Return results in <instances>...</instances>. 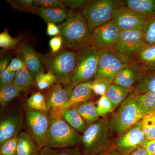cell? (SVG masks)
<instances>
[{
	"label": "cell",
	"mask_w": 155,
	"mask_h": 155,
	"mask_svg": "<svg viewBox=\"0 0 155 155\" xmlns=\"http://www.w3.org/2000/svg\"><path fill=\"white\" fill-rule=\"evenodd\" d=\"M58 27L63 44L71 51L77 52L90 46L91 32L82 13H71Z\"/></svg>",
	"instance_id": "obj_1"
},
{
	"label": "cell",
	"mask_w": 155,
	"mask_h": 155,
	"mask_svg": "<svg viewBox=\"0 0 155 155\" xmlns=\"http://www.w3.org/2000/svg\"><path fill=\"white\" fill-rule=\"evenodd\" d=\"M49 111V127L44 147L64 149L80 144L81 136L65 121L62 114L56 110Z\"/></svg>",
	"instance_id": "obj_2"
},
{
	"label": "cell",
	"mask_w": 155,
	"mask_h": 155,
	"mask_svg": "<svg viewBox=\"0 0 155 155\" xmlns=\"http://www.w3.org/2000/svg\"><path fill=\"white\" fill-rule=\"evenodd\" d=\"M109 120L104 119L89 125L81 135V143L84 155H98L111 149Z\"/></svg>",
	"instance_id": "obj_3"
},
{
	"label": "cell",
	"mask_w": 155,
	"mask_h": 155,
	"mask_svg": "<svg viewBox=\"0 0 155 155\" xmlns=\"http://www.w3.org/2000/svg\"><path fill=\"white\" fill-rule=\"evenodd\" d=\"M147 112L130 94L109 121L111 132L120 134L142 120Z\"/></svg>",
	"instance_id": "obj_4"
},
{
	"label": "cell",
	"mask_w": 155,
	"mask_h": 155,
	"mask_svg": "<svg viewBox=\"0 0 155 155\" xmlns=\"http://www.w3.org/2000/svg\"><path fill=\"white\" fill-rule=\"evenodd\" d=\"M77 61V52L67 50H60L58 53H52L43 58L45 67L55 76V84L64 86L71 83Z\"/></svg>",
	"instance_id": "obj_5"
},
{
	"label": "cell",
	"mask_w": 155,
	"mask_h": 155,
	"mask_svg": "<svg viewBox=\"0 0 155 155\" xmlns=\"http://www.w3.org/2000/svg\"><path fill=\"white\" fill-rule=\"evenodd\" d=\"M124 5L122 1H89L82 10L91 32L95 28L114 19L118 9Z\"/></svg>",
	"instance_id": "obj_6"
},
{
	"label": "cell",
	"mask_w": 155,
	"mask_h": 155,
	"mask_svg": "<svg viewBox=\"0 0 155 155\" xmlns=\"http://www.w3.org/2000/svg\"><path fill=\"white\" fill-rule=\"evenodd\" d=\"M77 61L71 83L64 87L72 89L81 83L89 82L96 74L100 50L91 46L77 51Z\"/></svg>",
	"instance_id": "obj_7"
},
{
	"label": "cell",
	"mask_w": 155,
	"mask_h": 155,
	"mask_svg": "<svg viewBox=\"0 0 155 155\" xmlns=\"http://www.w3.org/2000/svg\"><path fill=\"white\" fill-rule=\"evenodd\" d=\"M137 61L113 49L100 50L99 59L94 78H102L111 83L118 74L129 64Z\"/></svg>",
	"instance_id": "obj_8"
},
{
	"label": "cell",
	"mask_w": 155,
	"mask_h": 155,
	"mask_svg": "<svg viewBox=\"0 0 155 155\" xmlns=\"http://www.w3.org/2000/svg\"><path fill=\"white\" fill-rule=\"evenodd\" d=\"M122 31L116 21L112 19L95 28L91 32L90 46L101 50L114 49Z\"/></svg>",
	"instance_id": "obj_9"
},
{
	"label": "cell",
	"mask_w": 155,
	"mask_h": 155,
	"mask_svg": "<svg viewBox=\"0 0 155 155\" xmlns=\"http://www.w3.org/2000/svg\"><path fill=\"white\" fill-rule=\"evenodd\" d=\"M144 40L143 32L139 30L122 31L114 50L130 58L137 57L147 46Z\"/></svg>",
	"instance_id": "obj_10"
},
{
	"label": "cell",
	"mask_w": 155,
	"mask_h": 155,
	"mask_svg": "<svg viewBox=\"0 0 155 155\" xmlns=\"http://www.w3.org/2000/svg\"><path fill=\"white\" fill-rule=\"evenodd\" d=\"M47 112L28 108L26 112V121L30 135L40 150L44 146L49 127Z\"/></svg>",
	"instance_id": "obj_11"
},
{
	"label": "cell",
	"mask_w": 155,
	"mask_h": 155,
	"mask_svg": "<svg viewBox=\"0 0 155 155\" xmlns=\"http://www.w3.org/2000/svg\"><path fill=\"white\" fill-rule=\"evenodd\" d=\"M147 140L143 131L141 121L119 134L112 147L122 155H129Z\"/></svg>",
	"instance_id": "obj_12"
},
{
	"label": "cell",
	"mask_w": 155,
	"mask_h": 155,
	"mask_svg": "<svg viewBox=\"0 0 155 155\" xmlns=\"http://www.w3.org/2000/svg\"><path fill=\"white\" fill-rule=\"evenodd\" d=\"M122 31L139 30L144 33L150 19L123 5L118 9L114 19Z\"/></svg>",
	"instance_id": "obj_13"
},
{
	"label": "cell",
	"mask_w": 155,
	"mask_h": 155,
	"mask_svg": "<svg viewBox=\"0 0 155 155\" xmlns=\"http://www.w3.org/2000/svg\"><path fill=\"white\" fill-rule=\"evenodd\" d=\"M17 51L19 58L23 61L34 80H35L36 76L44 70L43 57L26 43L20 44L18 46Z\"/></svg>",
	"instance_id": "obj_14"
},
{
	"label": "cell",
	"mask_w": 155,
	"mask_h": 155,
	"mask_svg": "<svg viewBox=\"0 0 155 155\" xmlns=\"http://www.w3.org/2000/svg\"><path fill=\"white\" fill-rule=\"evenodd\" d=\"M146 71L140 62L137 60L123 69L112 83L133 90L134 87L141 79Z\"/></svg>",
	"instance_id": "obj_15"
},
{
	"label": "cell",
	"mask_w": 155,
	"mask_h": 155,
	"mask_svg": "<svg viewBox=\"0 0 155 155\" xmlns=\"http://www.w3.org/2000/svg\"><path fill=\"white\" fill-rule=\"evenodd\" d=\"M22 116L15 113L2 119L0 122V145L8 140L17 136L22 125Z\"/></svg>",
	"instance_id": "obj_16"
},
{
	"label": "cell",
	"mask_w": 155,
	"mask_h": 155,
	"mask_svg": "<svg viewBox=\"0 0 155 155\" xmlns=\"http://www.w3.org/2000/svg\"><path fill=\"white\" fill-rule=\"evenodd\" d=\"M50 88L46 99L47 106L49 110H59L67 102L73 89L63 87L60 84H55Z\"/></svg>",
	"instance_id": "obj_17"
},
{
	"label": "cell",
	"mask_w": 155,
	"mask_h": 155,
	"mask_svg": "<svg viewBox=\"0 0 155 155\" xmlns=\"http://www.w3.org/2000/svg\"><path fill=\"white\" fill-rule=\"evenodd\" d=\"M90 81L78 84L74 87L67 102L61 109L56 110L61 114L69 108L89 101L92 94Z\"/></svg>",
	"instance_id": "obj_18"
},
{
	"label": "cell",
	"mask_w": 155,
	"mask_h": 155,
	"mask_svg": "<svg viewBox=\"0 0 155 155\" xmlns=\"http://www.w3.org/2000/svg\"><path fill=\"white\" fill-rule=\"evenodd\" d=\"M72 11L64 8H45L34 6L32 13L38 15L46 23H61L69 17Z\"/></svg>",
	"instance_id": "obj_19"
},
{
	"label": "cell",
	"mask_w": 155,
	"mask_h": 155,
	"mask_svg": "<svg viewBox=\"0 0 155 155\" xmlns=\"http://www.w3.org/2000/svg\"><path fill=\"white\" fill-rule=\"evenodd\" d=\"M126 8L147 19L155 17V0H125Z\"/></svg>",
	"instance_id": "obj_20"
},
{
	"label": "cell",
	"mask_w": 155,
	"mask_h": 155,
	"mask_svg": "<svg viewBox=\"0 0 155 155\" xmlns=\"http://www.w3.org/2000/svg\"><path fill=\"white\" fill-rule=\"evenodd\" d=\"M18 137L17 155H40V150L30 134L21 131Z\"/></svg>",
	"instance_id": "obj_21"
},
{
	"label": "cell",
	"mask_w": 155,
	"mask_h": 155,
	"mask_svg": "<svg viewBox=\"0 0 155 155\" xmlns=\"http://www.w3.org/2000/svg\"><path fill=\"white\" fill-rule=\"evenodd\" d=\"M132 92L133 90L131 89L125 88L112 83L105 95L112 103L114 111Z\"/></svg>",
	"instance_id": "obj_22"
},
{
	"label": "cell",
	"mask_w": 155,
	"mask_h": 155,
	"mask_svg": "<svg viewBox=\"0 0 155 155\" xmlns=\"http://www.w3.org/2000/svg\"><path fill=\"white\" fill-rule=\"evenodd\" d=\"M62 115L65 121L78 132L84 133L88 127L78 111L76 106L64 111Z\"/></svg>",
	"instance_id": "obj_23"
},
{
	"label": "cell",
	"mask_w": 155,
	"mask_h": 155,
	"mask_svg": "<svg viewBox=\"0 0 155 155\" xmlns=\"http://www.w3.org/2000/svg\"><path fill=\"white\" fill-rule=\"evenodd\" d=\"M154 90H155V71H146L134 87L132 94L141 95Z\"/></svg>",
	"instance_id": "obj_24"
},
{
	"label": "cell",
	"mask_w": 155,
	"mask_h": 155,
	"mask_svg": "<svg viewBox=\"0 0 155 155\" xmlns=\"http://www.w3.org/2000/svg\"><path fill=\"white\" fill-rule=\"evenodd\" d=\"M76 107L78 113L88 126L99 120L100 117L96 109V104L92 101L89 100Z\"/></svg>",
	"instance_id": "obj_25"
},
{
	"label": "cell",
	"mask_w": 155,
	"mask_h": 155,
	"mask_svg": "<svg viewBox=\"0 0 155 155\" xmlns=\"http://www.w3.org/2000/svg\"><path fill=\"white\" fill-rule=\"evenodd\" d=\"M146 71H155V45H148L136 58Z\"/></svg>",
	"instance_id": "obj_26"
},
{
	"label": "cell",
	"mask_w": 155,
	"mask_h": 155,
	"mask_svg": "<svg viewBox=\"0 0 155 155\" xmlns=\"http://www.w3.org/2000/svg\"><path fill=\"white\" fill-rule=\"evenodd\" d=\"M13 83L22 88V90L28 89L35 84V80L25 66L16 72Z\"/></svg>",
	"instance_id": "obj_27"
},
{
	"label": "cell",
	"mask_w": 155,
	"mask_h": 155,
	"mask_svg": "<svg viewBox=\"0 0 155 155\" xmlns=\"http://www.w3.org/2000/svg\"><path fill=\"white\" fill-rule=\"evenodd\" d=\"M22 88L14 83L1 86L0 88V104L5 106L19 95Z\"/></svg>",
	"instance_id": "obj_28"
},
{
	"label": "cell",
	"mask_w": 155,
	"mask_h": 155,
	"mask_svg": "<svg viewBox=\"0 0 155 155\" xmlns=\"http://www.w3.org/2000/svg\"><path fill=\"white\" fill-rule=\"evenodd\" d=\"M142 127L147 140H155V121L154 111L148 112L141 120Z\"/></svg>",
	"instance_id": "obj_29"
},
{
	"label": "cell",
	"mask_w": 155,
	"mask_h": 155,
	"mask_svg": "<svg viewBox=\"0 0 155 155\" xmlns=\"http://www.w3.org/2000/svg\"><path fill=\"white\" fill-rule=\"evenodd\" d=\"M27 104L28 108L32 110L44 112L49 110L45 97L40 91L31 94L27 100Z\"/></svg>",
	"instance_id": "obj_30"
},
{
	"label": "cell",
	"mask_w": 155,
	"mask_h": 155,
	"mask_svg": "<svg viewBox=\"0 0 155 155\" xmlns=\"http://www.w3.org/2000/svg\"><path fill=\"white\" fill-rule=\"evenodd\" d=\"M40 155H84L78 146L64 149H51L44 147L40 150Z\"/></svg>",
	"instance_id": "obj_31"
},
{
	"label": "cell",
	"mask_w": 155,
	"mask_h": 155,
	"mask_svg": "<svg viewBox=\"0 0 155 155\" xmlns=\"http://www.w3.org/2000/svg\"><path fill=\"white\" fill-rule=\"evenodd\" d=\"M10 59L6 57L1 60L0 62V84L1 87L13 83L16 72H10L7 68Z\"/></svg>",
	"instance_id": "obj_32"
},
{
	"label": "cell",
	"mask_w": 155,
	"mask_h": 155,
	"mask_svg": "<svg viewBox=\"0 0 155 155\" xmlns=\"http://www.w3.org/2000/svg\"><path fill=\"white\" fill-rule=\"evenodd\" d=\"M133 95L135 99L141 105L147 113L155 110V90L143 94Z\"/></svg>",
	"instance_id": "obj_33"
},
{
	"label": "cell",
	"mask_w": 155,
	"mask_h": 155,
	"mask_svg": "<svg viewBox=\"0 0 155 155\" xmlns=\"http://www.w3.org/2000/svg\"><path fill=\"white\" fill-rule=\"evenodd\" d=\"M56 78L53 72L48 71L47 73L44 72L38 74L35 80V84L39 90H44L51 87L56 83Z\"/></svg>",
	"instance_id": "obj_34"
},
{
	"label": "cell",
	"mask_w": 155,
	"mask_h": 155,
	"mask_svg": "<svg viewBox=\"0 0 155 155\" xmlns=\"http://www.w3.org/2000/svg\"><path fill=\"white\" fill-rule=\"evenodd\" d=\"M90 83L93 93L100 97L105 95L112 84L107 79L102 78H94L92 81H90Z\"/></svg>",
	"instance_id": "obj_35"
},
{
	"label": "cell",
	"mask_w": 155,
	"mask_h": 155,
	"mask_svg": "<svg viewBox=\"0 0 155 155\" xmlns=\"http://www.w3.org/2000/svg\"><path fill=\"white\" fill-rule=\"evenodd\" d=\"M20 39L19 37L12 38L5 28L0 34V47L5 50L14 49L18 45Z\"/></svg>",
	"instance_id": "obj_36"
},
{
	"label": "cell",
	"mask_w": 155,
	"mask_h": 155,
	"mask_svg": "<svg viewBox=\"0 0 155 155\" xmlns=\"http://www.w3.org/2000/svg\"><path fill=\"white\" fill-rule=\"evenodd\" d=\"M97 114L99 117H104L114 111L112 103L106 95L100 97L96 104Z\"/></svg>",
	"instance_id": "obj_37"
},
{
	"label": "cell",
	"mask_w": 155,
	"mask_h": 155,
	"mask_svg": "<svg viewBox=\"0 0 155 155\" xmlns=\"http://www.w3.org/2000/svg\"><path fill=\"white\" fill-rule=\"evenodd\" d=\"M18 136L10 139L0 145V155H17Z\"/></svg>",
	"instance_id": "obj_38"
},
{
	"label": "cell",
	"mask_w": 155,
	"mask_h": 155,
	"mask_svg": "<svg viewBox=\"0 0 155 155\" xmlns=\"http://www.w3.org/2000/svg\"><path fill=\"white\" fill-rule=\"evenodd\" d=\"M7 2L13 8L23 12L32 13L34 6V0H8Z\"/></svg>",
	"instance_id": "obj_39"
},
{
	"label": "cell",
	"mask_w": 155,
	"mask_h": 155,
	"mask_svg": "<svg viewBox=\"0 0 155 155\" xmlns=\"http://www.w3.org/2000/svg\"><path fill=\"white\" fill-rule=\"evenodd\" d=\"M143 35L145 41L148 45H155V17L149 22Z\"/></svg>",
	"instance_id": "obj_40"
},
{
	"label": "cell",
	"mask_w": 155,
	"mask_h": 155,
	"mask_svg": "<svg viewBox=\"0 0 155 155\" xmlns=\"http://www.w3.org/2000/svg\"><path fill=\"white\" fill-rule=\"evenodd\" d=\"M34 4L40 8H66L65 0H34Z\"/></svg>",
	"instance_id": "obj_41"
},
{
	"label": "cell",
	"mask_w": 155,
	"mask_h": 155,
	"mask_svg": "<svg viewBox=\"0 0 155 155\" xmlns=\"http://www.w3.org/2000/svg\"><path fill=\"white\" fill-rule=\"evenodd\" d=\"M88 2L89 1L86 0H65V7L66 8L70 9L72 11L77 9L83 8Z\"/></svg>",
	"instance_id": "obj_42"
},
{
	"label": "cell",
	"mask_w": 155,
	"mask_h": 155,
	"mask_svg": "<svg viewBox=\"0 0 155 155\" xmlns=\"http://www.w3.org/2000/svg\"><path fill=\"white\" fill-rule=\"evenodd\" d=\"M63 44V39L60 35L53 37L50 40L49 45L53 54L58 52L61 50Z\"/></svg>",
	"instance_id": "obj_43"
},
{
	"label": "cell",
	"mask_w": 155,
	"mask_h": 155,
	"mask_svg": "<svg viewBox=\"0 0 155 155\" xmlns=\"http://www.w3.org/2000/svg\"><path fill=\"white\" fill-rule=\"evenodd\" d=\"M24 66L25 65L23 61L19 57H17L11 60L7 69L10 72H17Z\"/></svg>",
	"instance_id": "obj_44"
},
{
	"label": "cell",
	"mask_w": 155,
	"mask_h": 155,
	"mask_svg": "<svg viewBox=\"0 0 155 155\" xmlns=\"http://www.w3.org/2000/svg\"><path fill=\"white\" fill-rule=\"evenodd\" d=\"M47 32L50 36H56L60 35V30L58 26L52 23H47Z\"/></svg>",
	"instance_id": "obj_45"
},
{
	"label": "cell",
	"mask_w": 155,
	"mask_h": 155,
	"mask_svg": "<svg viewBox=\"0 0 155 155\" xmlns=\"http://www.w3.org/2000/svg\"><path fill=\"white\" fill-rule=\"evenodd\" d=\"M141 146L145 148L150 155H155V140H147Z\"/></svg>",
	"instance_id": "obj_46"
},
{
	"label": "cell",
	"mask_w": 155,
	"mask_h": 155,
	"mask_svg": "<svg viewBox=\"0 0 155 155\" xmlns=\"http://www.w3.org/2000/svg\"><path fill=\"white\" fill-rule=\"evenodd\" d=\"M129 155H150L146 150L143 147H139L130 153Z\"/></svg>",
	"instance_id": "obj_47"
},
{
	"label": "cell",
	"mask_w": 155,
	"mask_h": 155,
	"mask_svg": "<svg viewBox=\"0 0 155 155\" xmlns=\"http://www.w3.org/2000/svg\"><path fill=\"white\" fill-rule=\"evenodd\" d=\"M105 155H122L121 154L117 151V150L114 149L113 147L110 149L106 153Z\"/></svg>",
	"instance_id": "obj_48"
},
{
	"label": "cell",
	"mask_w": 155,
	"mask_h": 155,
	"mask_svg": "<svg viewBox=\"0 0 155 155\" xmlns=\"http://www.w3.org/2000/svg\"><path fill=\"white\" fill-rule=\"evenodd\" d=\"M106 153H103L101 154L98 155H105Z\"/></svg>",
	"instance_id": "obj_49"
},
{
	"label": "cell",
	"mask_w": 155,
	"mask_h": 155,
	"mask_svg": "<svg viewBox=\"0 0 155 155\" xmlns=\"http://www.w3.org/2000/svg\"><path fill=\"white\" fill-rule=\"evenodd\" d=\"M154 119L155 121V110H154Z\"/></svg>",
	"instance_id": "obj_50"
}]
</instances>
